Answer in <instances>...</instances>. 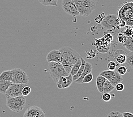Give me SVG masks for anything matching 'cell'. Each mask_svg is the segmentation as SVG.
<instances>
[{"label":"cell","instance_id":"obj_1","mask_svg":"<svg viewBox=\"0 0 133 117\" xmlns=\"http://www.w3.org/2000/svg\"><path fill=\"white\" fill-rule=\"evenodd\" d=\"M59 50L61 52L62 61L61 64L69 74H70L72 65L81 58L79 53L70 47H63Z\"/></svg>","mask_w":133,"mask_h":117},{"label":"cell","instance_id":"obj_12","mask_svg":"<svg viewBox=\"0 0 133 117\" xmlns=\"http://www.w3.org/2000/svg\"><path fill=\"white\" fill-rule=\"evenodd\" d=\"M47 62H56L61 63L62 56L59 50H53L50 51L46 56Z\"/></svg>","mask_w":133,"mask_h":117},{"label":"cell","instance_id":"obj_32","mask_svg":"<svg viewBox=\"0 0 133 117\" xmlns=\"http://www.w3.org/2000/svg\"><path fill=\"white\" fill-rule=\"evenodd\" d=\"M108 117H122V113L119 112L113 111L110 112L107 115Z\"/></svg>","mask_w":133,"mask_h":117},{"label":"cell","instance_id":"obj_28","mask_svg":"<svg viewBox=\"0 0 133 117\" xmlns=\"http://www.w3.org/2000/svg\"><path fill=\"white\" fill-rule=\"evenodd\" d=\"M121 32L125 35L126 37H130L132 36L133 30H132V27L126 26V28L125 30L122 31Z\"/></svg>","mask_w":133,"mask_h":117},{"label":"cell","instance_id":"obj_36","mask_svg":"<svg viewBox=\"0 0 133 117\" xmlns=\"http://www.w3.org/2000/svg\"><path fill=\"white\" fill-rule=\"evenodd\" d=\"M126 26V22L124 20H123L119 18V20L118 22V27L123 28V27H125Z\"/></svg>","mask_w":133,"mask_h":117},{"label":"cell","instance_id":"obj_19","mask_svg":"<svg viewBox=\"0 0 133 117\" xmlns=\"http://www.w3.org/2000/svg\"><path fill=\"white\" fill-rule=\"evenodd\" d=\"M12 83L11 81L0 80V93L5 94L8 87Z\"/></svg>","mask_w":133,"mask_h":117},{"label":"cell","instance_id":"obj_17","mask_svg":"<svg viewBox=\"0 0 133 117\" xmlns=\"http://www.w3.org/2000/svg\"><path fill=\"white\" fill-rule=\"evenodd\" d=\"M106 80L107 79L103 77V76H101L100 75L98 77H97L96 79V85L97 89L98 91L101 93H103V86L104 82H105Z\"/></svg>","mask_w":133,"mask_h":117},{"label":"cell","instance_id":"obj_22","mask_svg":"<svg viewBox=\"0 0 133 117\" xmlns=\"http://www.w3.org/2000/svg\"><path fill=\"white\" fill-rule=\"evenodd\" d=\"M81 65V58H80L77 61L75 62V64L72 65L71 71L70 72V74L72 76V75H75L78 72L79 69Z\"/></svg>","mask_w":133,"mask_h":117},{"label":"cell","instance_id":"obj_5","mask_svg":"<svg viewBox=\"0 0 133 117\" xmlns=\"http://www.w3.org/2000/svg\"><path fill=\"white\" fill-rule=\"evenodd\" d=\"M118 18L126 22V26L132 27V2L125 4L119 10Z\"/></svg>","mask_w":133,"mask_h":117},{"label":"cell","instance_id":"obj_10","mask_svg":"<svg viewBox=\"0 0 133 117\" xmlns=\"http://www.w3.org/2000/svg\"><path fill=\"white\" fill-rule=\"evenodd\" d=\"M45 113L40 107L31 106L26 109L24 117H45Z\"/></svg>","mask_w":133,"mask_h":117},{"label":"cell","instance_id":"obj_35","mask_svg":"<svg viewBox=\"0 0 133 117\" xmlns=\"http://www.w3.org/2000/svg\"><path fill=\"white\" fill-rule=\"evenodd\" d=\"M104 17H105L104 13H102L101 14L98 15L97 17H96L95 18V21L97 23L100 24L101 23V21L103 19Z\"/></svg>","mask_w":133,"mask_h":117},{"label":"cell","instance_id":"obj_34","mask_svg":"<svg viewBox=\"0 0 133 117\" xmlns=\"http://www.w3.org/2000/svg\"><path fill=\"white\" fill-rule=\"evenodd\" d=\"M115 88L117 91H122L125 89V86L122 83H121V82H120V83H117L116 85L115 86Z\"/></svg>","mask_w":133,"mask_h":117},{"label":"cell","instance_id":"obj_11","mask_svg":"<svg viewBox=\"0 0 133 117\" xmlns=\"http://www.w3.org/2000/svg\"><path fill=\"white\" fill-rule=\"evenodd\" d=\"M72 76L69 74L67 76H64L60 78L58 81L56 82V86L59 89H65L69 87L72 84Z\"/></svg>","mask_w":133,"mask_h":117},{"label":"cell","instance_id":"obj_13","mask_svg":"<svg viewBox=\"0 0 133 117\" xmlns=\"http://www.w3.org/2000/svg\"><path fill=\"white\" fill-rule=\"evenodd\" d=\"M126 54L127 53L124 50L122 49H117L114 52L113 56L118 64H122L126 62Z\"/></svg>","mask_w":133,"mask_h":117},{"label":"cell","instance_id":"obj_3","mask_svg":"<svg viewBox=\"0 0 133 117\" xmlns=\"http://www.w3.org/2000/svg\"><path fill=\"white\" fill-rule=\"evenodd\" d=\"M48 70L50 77L56 83L60 78L64 76H67L69 74L66 71L61 63L48 62Z\"/></svg>","mask_w":133,"mask_h":117},{"label":"cell","instance_id":"obj_21","mask_svg":"<svg viewBox=\"0 0 133 117\" xmlns=\"http://www.w3.org/2000/svg\"><path fill=\"white\" fill-rule=\"evenodd\" d=\"M114 88H115V87H114L111 83H110V82L108 80H107L103 84V93L111 92L114 90Z\"/></svg>","mask_w":133,"mask_h":117},{"label":"cell","instance_id":"obj_24","mask_svg":"<svg viewBox=\"0 0 133 117\" xmlns=\"http://www.w3.org/2000/svg\"><path fill=\"white\" fill-rule=\"evenodd\" d=\"M39 1L44 6H58V0H39Z\"/></svg>","mask_w":133,"mask_h":117},{"label":"cell","instance_id":"obj_25","mask_svg":"<svg viewBox=\"0 0 133 117\" xmlns=\"http://www.w3.org/2000/svg\"><path fill=\"white\" fill-rule=\"evenodd\" d=\"M115 73V71H110V70H105V71H101L99 75L101 76H103V77L105 78L107 80H108L109 78L111 77L113 74Z\"/></svg>","mask_w":133,"mask_h":117},{"label":"cell","instance_id":"obj_27","mask_svg":"<svg viewBox=\"0 0 133 117\" xmlns=\"http://www.w3.org/2000/svg\"><path fill=\"white\" fill-rule=\"evenodd\" d=\"M126 38H127V37L124 35L122 32H121L118 34V36H117V41L120 44L123 45L126 42Z\"/></svg>","mask_w":133,"mask_h":117},{"label":"cell","instance_id":"obj_30","mask_svg":"<svg viewBox=\"0 0 133 117\" xmlns=\"http://www.w3.org/2000/svg\"><path fill=\"white\" fill-rule=\"evenodd\" d=\"M31 89L30 87L28 86V84L26 85L23 87V88H22V95H23L24 96H28L31 93Z\"/></svg>","mask_w":133,"mask_h":117},{"label":"cell","instance_id":"obj_29","mask_svg":"<svg viewBox=\"0 0 133 117\" xmlns=\"http://www.w3.org/2000/svg\"><path fill=\"white\" fill-rule=\"evenodd\" d=\"M101 100H103L105 102H108L110 101L112 99V95L110 93L108 92H104L102 93V95L101 96Z\"/></svg>","mask_w":133,"mask_h":117},{"label":"cell","instance_id":"obj_26","mask_svg":"<svg viewBox=\"0 0 133 117\" xmlns=\"http://www.w3.org/2000/svg\"><path fill=\"white\" fill-rule=\"evenodd\" d=\"M93 80V74L91 72L86 74L84 77V78L82 80L81 82V84H84V83H88L92 81Z\"/></svg>","mask_w":133,"mask_h":117},{"label":"cell","instance_id":"obj_37","mask_svg":"<svg viewBox=\"0 0 133 117\" xmlns=\"http://www.w3.org/2000/svg\"><path fill=\"white\" fill-rule=\"evenodd\" d=\"M122 117H132L133 114L131 112H123L122 113Z\"/></svg>","mask_w":133,"mask_h":117},{"label":"cell","instance_id":"obj_20","mask_svg":"<svg viewBox=\"0 0 133 117\" xmlns=\"http://www.w3.org/2000/svg\"><path fill=\"white\" fill-rule=\"evenodd\" d=\"M133 38L132 36L127 37L126 42L123 44V46L130 52H133Z\"/></svg>","mask_w":133,"mask_h":117},{"label":"cell","instance_id":"obj_8","mask_svg":"<svg viewBox=\"0 0 133 117\" xmlns=\"http://www.w3.org/2000/svg\"><path fill=\"white\" fill-rule=\"evenodd\" d=\"M27 84L12 83L6 90L5 95L7 97H15L22 95V90Z\"/></svg>","mask_w":133,"mask_h":117},{"label":"cell","instance_id":"obj_31","mask_svg":"<svg viewBox=\"0 0 133 117\" xmlns=\"http://www.w3.org/2000/svg\"><path fill=\"white\" fill-rule=\"evenodd\" d=\"M128 71V68L126 67V66H120L117 69V72L120 75H124L126 73H127Z\"/></svg>","mask_w":133,"mask_h":117},{"label":"cell","instance_id":"obj_15","mask_svg":"<svg viewBox=\"0 0 133 117\" xmlns=\"http://www.w3.org/2000/svg\"><path fill=\"white\" fill-rule=\"evenodd\" d=\"M92 71V65L90 63L86 61V62H85V64L84 71H83V73H82V75L77 79V80H75L74 82H75V83H77L81 84V82H82V80H83V78H84V77L86 74H87L91 72Z\"/></svg>","mask_w":133,"mask_h":117},{"label":"cell","instance_id":"obj_33","mask_svg":"<svg viewBox=\"0 0 133 117\" xmlns=\"http://www.w3.org/2000/svg\"><path fill=\"white\" fill-rule=\"evenodd\" d=\"M107 68L109 70L115 71L116 68V64L115 61H110L107 64Z\"/></svg>","mask_w":133,"mask_h":117},{"label":"cell","instance_id":"obj_6","mask_svg":"<svg viewBox=\"0 0 133 117\" xmlns=\"http://www.w3.org/2000/svg\"><path fill=\"white\" fill-rule=\"evenodd\" d=\"M119 18L118 15L109 14L105 15L100 23L103 29L108 30L115 29L118 27Z\"/></svg>","mask_w":133,"mask_h":117},{"label":"cell","instance_id":"obj_2","mask_svg":"<svg viewBox=\"0 0 133 117\" xmlns=\"http://www.w3.org/2000/svg\"><path fill=\"white\" fill-rule=\"evenodd\" d=\"M80 16L88 17L96 8V0H74Z\"/></svg>","mask_w":133,"mask_h":117},{"label":"cell","instance_id":"obj_18","mask_svg":"<svg viewBox=\"0 0 133 117\" xmlns=\"http://www.w3.org/2000/svg\"><path fill=\"white\" fill-rule=\"evenodd\" d=\"M81 65L80 66L79 69V71H78L77 73H76L75 75H72V81H73V82H74L75 80H77V79L81 76L82 74V73H83L84 71L85 64L86 61H85L83 58H82L81 56Z\"/></svg>","mask_w":133,"mask_h":117},{"label":"cell","instance_id":"obj_23","mask_svg":"<svg viewBox=\"0 0 133 117\" xmlns=\"http://www.w3.org/2000/svg\"><path fill=\"white\" fill-rule=\"evenodd\" d=\"M133 54H132V52H130V53H128V54H126V60L125 63L127 65L128 67L130 69H133Z\"/></svg>","mask_w":133,"mask_h":117},{"label":"cell","instance_id":"obj_16","mask_svg":"<svg viewBox=\"0 0 133 117\" xmlns=\"http://www.w3.org/2000/svg\"><path fill=\"white\" fill-rule=\"evenodd\" d=\"M108 80L110 82V83L115 87L117 83L122 82L123 78L121 76V75L119 74L117 72L115 71V73H114L112 76L110 78H109Z\"/></svg>","mask_w":133,"mask_h":117},{"label":"cell","instance_id":"obj_7","mask_svg":"<svg viewBox=\"0 0 133 117\" xmlns=\"http://www.w3.org/2000/svg\"><path fill=\"white\" fill-rule=\"evenodd\" d=\"M62 7L66 13L72 17L79 15L74 0H62Z\"/></svg>","mask_w":133,"mask_h":117},{"label":"cell","instance_id":"obj_14","mask_svg":"<svg viewBox=\"0 0 133 117\" xmlns=\"http://www.w3.org/2000/svg\"><path fill=\"white\" fill-rule=\"evenodd\" d=\"M14 80V69L12 70L4 71L0 74V80H5L11 81L12 83Z\"/></svg>","mask_w":133,"mask_h":117},{"label":"cell","instance_id":"obj_4","mask_svg":"<svg viewBox=\"0 0 133 117\" xmlns=\"http://www.w3.org/2000/svg\"><path fill=\"white\" fill-rule=\"evenodd\" d=\"M6 105L11 111L15 113H19L26 106V99L23 95L15 97H7Z\"/></svg>","mask_w":133,"mask_h":117},{"label":"cell","instance_id":"obj_9","mask_svg":"<svg viewBox=\"0 0 133 117\" xmlns=\"http://www.w3.org/2000/svg\"><path fill=\"white\" fill-rule=\"evenodd\" d=\"M14 80L13 83L28 84L29 83V77L24 71L20 68L14 69Z\"/></svg>","mask_w":133,"mask_h":117}]
</instances>
